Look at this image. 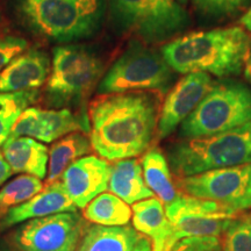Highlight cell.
Here are the masks:
<instances>
[{"mask_svg": "<svg viewBox=\"0 0 251 251\" xmlns=\"http://www.w3.org/2000/svg\"><path fill=\"white\" fill-rule=\"evenodd\" d=\"M23 12L39 33L56 41L93 33L101 17L100 0H24Z\"/></svg>", "mask_w": 251, "mask_h": 251, "instance_id": "cell-5", "label": "cell"}, {"mask_svg": "<svg viewBox=\"0 0 251 251\" xmlns=\"http://www.w3.org/2000/svg\"><path fill=\"white\" fill-rule=\"evenodd\" d=\"M42 190L40 178L29 175L19 176L0 190V213L5 214L9 208L27 201Z\"/></svg>", "mask_w": 251, "mask_h": 251, "instance_id": "cell-26", "label": "cell"}, {"mask_svg": "<svg viewBox=\"0 0 251 251\" xmlns=\"http://www.w3.org/2000/svg\"><path fill=\"white\" fill-rule=\"evenodd\" d=\"M234 220V219H233ZM233 220H219L205 218H186L178 219L172 222V246L180 240L192 236H215L221 238Z\"/></svg>", "mask_w": 251, "mask_h": 251, "instance_id": "cell-25", "label": "cell"}, {"mask_svg": "<svg viewBox=\"0 0 251 251\" xmlns=\"http://www.w3.org/2000/svg\"><path fill=\"white\" fill-rule=\"evenodd\" d=\"M108 190L128 205L153 196L144 181L141 162L136 158L120 159L109 166Z\"/></svg>", "mask_w": 251, "mask_h": 251, "instance_id": "cell-18", "label": "cell"}, {"mask_svg": "<svg viewBox=\"0 0 251 251\" xmlns=\"http://www.w3.org/2000/svg\"><path fill=\"white\" fill-rule=\"evenodd\" d=\"M244 77L251 84V36H250V43L249 48H248L246 59H244Z\"/></svg>", "mask_w": 251, "mask_h": 251, "instance_id": "cell-33", "label": "cell"}, {"mask_svg": "<svg viewBox=\"0 0 251 251\" xmlns=\"http://www.w3.org/2000/svg\"><path fill=\"white\" fill-rule=\"evenodd\" d=\"M2 155L13 174L42 178L48 174L49 151L43 143L31 137H8L2 144Z\"/></svg>", "mask_w": 251, "mask_h": 251, "instance_id": "cell-17", "label": "cell"}, {"mask_svg": "<svg viewBox=\"0 0 251 251\" xmlns=\"http://www.w3.org/2000/svg\"><path fill=\"white\" fill-rule=\"evenodd\" d=\"M85 231L77 212H65L28 220L12 235L20 251H76Z\"/></svg>", "mask_w": 251, "mask_h": 251, "instance_id": "cell-10", "label": "cell"}, {"mask_svg": "<svg viewBox=\"0 0 251 251\" xmlns=\"http://www.w3.org/2000/svg\"><path fill=\"white\" fill-rule=\"evenodd\" d=\"M91 141L80 133L65 135L50 148L46 185L57 181L72 163L90 152Z\"/></svg>", "mask_w": 251, "mask_h": 251, "instance_id": "cell-22", "label": "cell"}, {"mask_svg": "<svg viewBox=\"0 0 251 251\" xmlns=\"http://www.w3.org/2000/svg\"><path fill=\"white\" fill-rule=\"evenodd\" d=\"M141 165L147 186L165 206L179 196L180 192L176 188L170 165L161 150L152 148L146 151L141 159Z\"/></svg>", "mask_w": 251, "mask_h": 251, "instance_id": "cell-20", "label": "cell"}, {"mask_svg": "<svg viewBox=\"0 0 251 251\" xmlns=\"http://www.w3.org/2000/svg\"><path fill=\"white\" fill-rule=\"evenodd\" d=\"M131 211L134 229L151 240L152 251H170L174 248L172 225L166 216L164 203L158 198L135 202Z\"/></svg>", "mask_w": 251, "mask_h": 251, "instance_id": "cell-16", "label": "cell"}, {"mask_svg": "<svg viewBox=\"0 0 251 251\" xmlns=\"http://www.w3.org/2000/svg\"><path fill=\"white\" fill-rule=\"evenodd\" d=\"M101 61L81 47L54 49L47 91L58 103L84 98L101 76Z\"/></svg>", "mask_w": 251, "mask_h": 251, "instance_id": "cell-8", "label": "cell"}, {"mask_svg": "<svg viewBox=\"0 0 251 251\" xmlns=\"http://www.w3.org/2000/svg\"><path fill=\"white\" fill-rule=\"evenodd\" d=\"M214 81L208 74H187L172 87L163 102L157 125L156 139L162 140L175 131L177 126L198 107L212 90Z\"/></svg>", "mask_w": 251, "mask_h": 251, "instance_id": "cell-11", "label": "cell"}, {"mask_svg": "<svg viewBox=\"0 0 251 251\" xmlns=\"http://www.w3.org/2000/svg\"><path fill=\"white\" fill-rule=\"evenodd\" d=\"M241 24H242L248 30L251 31V8L243 15L242 19H241Z\"/></svg>", "mask_w": 251, "mask_h": 251, "instance_id": "cell-34", "label": "cell"}, {"mask_svg": "<svg viewBox=\"0 0 251 251\" xmlns=\"http://www.w3.org/2000/svg\"><path fill=\"white\" fill-rule=\"evenodd\" d=\"M177 1H179L181 5H185L187 2V0H177Z\"/></svg>", "mask_w": 251, "mask_h": 251, "instance_id": "cell-36", "label": "cell"}, {"mask_svg": "<svg viewBox=\"0 0 251 251\" xmlns=\"http://www.w3.org/2000/svg\"><path fill=\"white\" fill-rule=\"evenodd\" d=\"M27 42L19 37H0V70H2L12 59L26 50Z\"/></svg>", "mask_w": 251, "mask_h": 251, "instance_id": "cell-30", "label": "cell"}, {"mask_svg": "<svg viewBox=\"0 0 251 251\" xmlns=\"http://www.w3.org/2000/svg\"><path fill=\"white\" fill-rule=\"evenodd\" d=\"M111 2L119 25L146 43L171 41L190 26V15L177 0H111Z\"/></svg>", "mask_w": 251, "mask_h": 251, "instance_id": "cell-6", "label": "cell"}, {"mask_svg": "<svg viewBox=\"0 0 251 251\" xmlns=\"http://www.w3.org/2000/svg\"><path fill=\"white\" fill-rule=\"evenodd\" d=\"M50 74L49 58L40 50H29L12 59L0 70V93L36 90Z\"/></svg>", "mask_w": 251, "mask_h": 251, "instance_id": "cell-14", "label": "cell"}, {"mask_svg": "<svg viewBox=\"0 0 251 251\" xmlns=\"http://www.w3.org/2000/svg\"><path fill=\"white\" fill-rule=\"evenodd\" d=\"M165 213L170 224L186 216L233 220L242 214L214 200L202 199V198L187 196L184 193H180L174 201L165 206Z\"/></svg>", "mask_w": 251, "mask_h": 251, "instance_id": "cell-21", "label": "cell"}, {"mask_svg": "<svg viewBox=\"0 0 251 251\" xmlns=\"http://www.w3.org/2000/svg\"><path fill=\"white\" fill-rule=\"evenodd\" d=\"M109 165L98 156H83L62 175L63 187L77 208H84L91 200L108 188Z\"/></svg>", "mask_w": 251, "mask_h": 251, "instance_id": "cell-13", "label": "cell"}, {"mask_svg": "<svg viewBox=\"0 0 251 251\" xmlns=\"http://www.w3.org/2000/svg\"><path fill=\"white\" fill-rule=\"evenodd\" d=\"M12 174H13L12 168L9 166L8 163L6 162L5 157L2 155V151H0V187H1L2 184L11 177Z\"/></svg>", "mask_w": 251, "mask_h": 251, "instance_id": "cell-31", "label": "cell"}, {"mask_svg": "<svg viewBox=\"0 0 251 251\" xmlns=\"http://www.w3.org/2000/svg\"><path fill=\"white\" fill-rule=\"evenodd\" d=\"M133 251H152V242L149 237L144 236V235L140 234L139 238H137L136 243H135Z\"/></svg>", "mask_w": 251, "mask_h": 251, "instance_id": "cell-32", "label": "cell"}, {"mask_svg": "<svg viewBox=\"0 0 251 251\" xmlns=\"http://www.w3.org/2000/svg\"><path fill=\"white\" fill-rule=\"evenodd\" d=\"M180 193L218 201L238 213L251 208V163L176 178Z\"/></svg>", "mask_w": 251, "mask_h": 251, "instance_id": "cell-9", "label": "cell"}, {"mask_svg": "<svg viewBox=\"0 0 251 251\" xmlns=\"http://www.w3.org/2000/svg\"><path fill=\"white\" fill-rule=\"evenodd\" d=\"M174 70L155 50L133 43L109 69L99 85V92L131 91L165 92L174 81Z\"/></svg>", "mask_w": 251, "mask_h": 251, "instance_id": "cell-7", "label": "cell"}, {"mask_svg": "<svg viewBox=\"0 0 251 251\" xmlns=\"http://www.w3.org/2000/svg\"><path fill=\"white\" fill-rule=\"evenodd\" d=\"M221 237L222 251H251V213L235 218Z\"/></svg>", "mask_w": 251, "mask_h": 251, "instance_id": "cell-27", "label": "cell"}, {"mask_svg": "<svg viewBox=\"0 0 251 251\" xmlns=\"http://www.w3.org/2000/svg\"><path fill=\"white\" fill-rule=\"evenodd\" d=\"M139 236L140 234L129 226L96 225L85 229L76 251H133Z\"/></svg>", "mask_w": 251, "mask_h": 251, "instance_id": "cell-19", "label": "cell"}, {"mask_svg": "<svg viewBox=\"0 0 251 251\" xmlns=\"http://www.w3.org/2000/svg\"><path fill=\"white\" fill-rule=\"evenodd\" d=\"M176 178L251 163V121L209 136L184 139L169 153Z\"/></svg>", "mask_w": 251, "mask_h": 251, "instance_id": "cell-3", "label": "cell"}, {"mask_svg": "<svg viewBox=\"0 0 251 251\" xmlns=\"http://www.w3.org/2000/svg\"><path fill=\"white\" fill-rule=\"evenodd\" d=\"M86 221L105 227H122L129 224L133 211L127 202L112 192H102L84 207Z\"/></svg>", "mask_w": 251, "mask_h": 251, "instance_id": "cell-23", "label": "cell"}, {"mask_svg": "<svg viewBox=\"0 0 251 251\" xmlns=\"http://www.w3.org/2000/svg\"><path fill=\"white\" fill-rule=\"evenodd\" d=\"M0 251H20L19 249H11V248H0Z\"/></svg>", "mask_w": 251, "mask_h": 251, "instance_id": "cell-35", "label": "cell"}, {"mask_svg": "<svg viewBox=\"0 0 251 251\" xmlns=\"http://www.w3.org/2000/svg\"><path fill=\"white\" fill-rule=\"evenodd\" d=\"M77 130H90L89 118L77 117L67 108L28 107L15 122L8 137L26 136L49 143Z\"/></svg>", "mask_w": 251, "mask_h": 251, "instance_id": "cell-12", "label": "cell"}, {"mask_svg": "<svg viewBox=\"0 0 251 251\" xmlns=\"http://www.w3.org/2000/svg\"><path fill=\"white\" fill-rule=\"evenodd\" d=\"M36 90L0 93V146L8 139L20 115L37 99Z\"/></svg>", "mask_w": 251, "mask_h": 251, "instance_id": "cell-24", "label": "cell"}, {"mask_svg": "<svg viewBox=\"0 0 251 251\" xmlns=\"http://www.w3.org/2000/svg\"><path fill=\"white\" fill-rule=\"evenodd\" d=\"M251 121V90L240 81H214L212 90L185 119L180 127L184 139L209 136Z\"/></svg>", "mask_w": 251, "mask_h": 251, "instance_id": "cell-4", "label": "cell"}, {"mask_svg": "<svg viewBox=\"0 0 251 251\" xmlns=\"http://www.w3.org/2000/svg\"><path fill=\"white\" fill-rule=\"evenodd\" d=\"M170 251H222L221 238L215 236H192L180 240Z\"/></svg>", "mask_w": 251, "mask_h": 251, "instance_id": "cell-29", "label": "cell"}, {"mask_svg": "<svg viewBox=\"0 0 251 251\" xmlns=\"http://www.w3.org/2000/svg\"><path fill=\"white\" fill-rule=\"evenodd\" d=\"M192 4L202 17L221 20L242 13L250 0H192Z\"/></svg>", "mask_w": 251, "mask_h": 251, "instance_id": "cell-28", "label": "cell"}, {"mask_svg": "<svg viewBox=\"0 0 251 251\" xmlns=\"http://www.w3.org/2000/svg\"><path fill=\"white\" fill-rule=\"evenodd\" d=\"M250 35L241 27L193 31L169 41L161 54L178 74L203 72L216 77L242 71Z\"/></svg>", "mask_w": 251, "mask_h": 251, "instance_id": "cell-2", "label": "cell"}, {"mask_svg": "<svg viewBox=\"0 0 251 251\" xmlns=\"http://www.w3.org/2000/svg\"><path fill=\"white\" fill-rule=\"evenodd\" d=\"M159 112L155 92L100 94L89 107L91 146L109 162L142 155L156 137Z\"/></svg>", "mask_w": 251, "mask_h": 251, "instance_id": "cell-1", "label": "cell"}, {"mask_svg": "<svg viewBox=\"0 0 251 251\" xmlns=\"http://www.w3.org/2000/svg\"><path fill=\"white\" fill-rule=\"evenodd\" d=\"M65 212H77V207L68 196L62 181L57 180L46 185L41 192L27 201L9 208L0 221V228L5 229L31 219Z\"/></svg>", "mask_w": 251, "mask_h": 251, "instance_id": "cell-15", "label": "cell"}]
</instances>
